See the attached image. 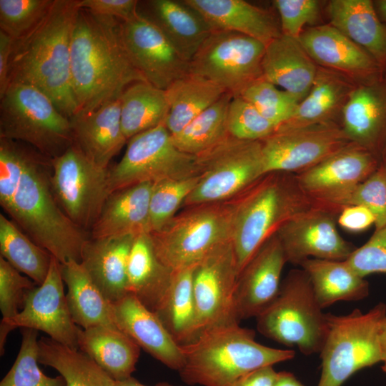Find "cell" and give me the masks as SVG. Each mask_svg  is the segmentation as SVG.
I'll use <instances>...</instances> for the list:
<instances>
[{"label":"cell","mask_w":386,"mask_h":386,"mask_svg":"<svg viewBox=\"0 0 386 386\" xmlns=\"http://www.w3.org/2000/svg\"><path fill=\"white\" fill-rule=\"evenodd\" d=\"M327 332L320 352L322 372L317 386H341L357 371L381 362L380 335L386 320L380 302L364 313L327 314Z\"/></svg>","instance_id":"8"},{"label":"cell","mask_w":386,"mask_h":386,"mask_svg":"<svg viewBox=\"0 0 386 386\" xmlns=\"http://www.w3.org/2000/svg\"><path fill=\"white\" fill-rule=\"evenodd\" d=\"M37 284L0 257V310L2 320L17 315L22 310L26 293Z\"/></svg>","instance_id":"47"},{"label":"cell","mask_w":386,"mask_h":386,"mask_svg":"<svg viewBox=\"0 0 386 386\" xmlns=\"http://www.w3.org/2000/svg\"><path fill=\"white\" fill-rule=\"evenodd\" d=\"M0 252L1 257L37 285L45 280L52 256L3 214H0Z\"/></svg>","instance_id":"40"},{"label":"cell","mask_w":386,"mask_h":386,"mask_svg":"<svg viewBox=\"0 0 386 386\" xmlns=\"http://www.w3.org/2000/svg\"><path fill=\"white\" fill-rule=\"evenodd\" d=\"M54 195L68 218L91 229L110 195L109 169L90 161L74 144L51 159Z\"/></svg>","instance_id":"12"},{"label":"cell","mask_w":386,"mask_h":386,"mask_svg":"<svg viewBox=\"0 0 386 386\" xmlns=\"http://www.w3.org/2000/svg\"><path fill=\"white\" fill-rule=\"evenodd\" d=\"M380 166L385 170L386 172V146L383 151V153L381 157L380 160Z\"/></svg>","instance_id":"59"},{"label":"cell","mask_w":386,"mask_h":386,"mask_svg":"<svg viewBox=\"0 0 386 386\" xmlns=\"http://www.w3.org/2000/svg\"><path fill=\"white\" fill-rule=\"evenodd\" d=\"M0 138L25 143L51 159L74 144L70 119L26 84H9L0 97Z\"/></svg>","instance_id":"7"},{"label":"cell","mask_w":386,"mask_h":386,"mask_svg":"<svg viewBox=\"0 0 386 386\" xmlns=\"http://www.w3.org/2000/svg\"><path fill=\"white\" fill-rule=\"evenodd\" d=\"M256 319L260 334L305 355L320 353L328 328L327 314L302 269L289 272L276 297Z\"/></svg>","instance_id":"6"},{"label":"cell","mask_w":386,"mask_h":386,"mask_svg":"<svg viewBox=\"0 0 386 386\" xmlns=\"http://www.w3.org/2000/svg\"><path fill=\"white\" fill-rule=\"evenodd\" d=\"M260 142L264 174L301 173L352 143L339 123L277 129Z\"/></svg>","instance_id":"14"},{"label":"cell","mask_w":386,"mask_h":386,"mask_svg":"<svg viewBox=\"0 0 386 386\" xmlns=\"http://www.w3.org/2000/svg\"><path fill=\"white\" fill-rule=\"evenodd\" d=\"M212 31L244 34L267 45L281 33L279 22L267 9L244 0H184Z\"/></svg>","instance_id":"26"},{"label":"cell","mask_w":386,"mask_h":386,"mask_svg":"<svg viewBox=\"0 0 386 386\" xmlns=\"http://www.w3.org/2000/svg\"><path fill=\"white\" fill-rule=\"evenodd\" d=\"M137 0H79L80 9L120 21L132 19L138 14Z\"/></svg>","instance_id":"51"},{"label":"cell","mask_w":386,"mask_h":386,"mask_svg":"<svg viewBox=\"0 0 386 386\" xmlns=\"http://www.w3.org/2000/svg\"><path fill=\"white\" fill-rule=\"evenodd\" d=\"M79 0H54L42 20L14 41L8 86L32 85L46 94L69 119L76 112L71 79V39Z\"/></svg>","instance_id":"3"},{"label":"cell","mask_w":386,"mask_h":386,"mask_svg":"<svg viewBox=\"0 0 386 386\" xmlns=\"http://www.w3.org/2000/svg\"><path fill=\"white\" fill-rule=\"evenodd\" d=\"M38 332L22 328L19 352L0 386H66L61 375L51 377L39 368Z\"/></svg>","instance_id":"42"},{"label":"cell","mask_w":386,"mask_h":386,"mask_svg":"<svg viewBox=\"0 0 386 386\" xmlns=\"http://www.w3.org/2000/svg\"><path fill=\"white\" fill-rule=\"evenodd\" d=\"M231 199L183 208L160 230L150 233L159 259L172 270L196 264L232 241Z\"/></svg>","instance_id":"9"},{"label":"cell","mask_w":386,"mask_h":386,"mask_svg":"<svg viewBox=\"0 0 386 386\" xmlns=\"http://www.w3.org/2000/svg\"><path fill=\"white\" fill-rule=\"evenodd\" d=\"M136 237L89 238L81 263L104 297L112 304L129 294L127 267Z\"/></svg>","instance_id":"25"},{"label":"cell","mask_w":386,"mask_h":386,"mask_svg":"<svg viewBox=\"0 0 386 386\" xmlns=\"http://www.w3.org/2000/svg\"><path fill=\"white\" fill-rule=\"evenodd\" d=\"M70 122L74 144L100 167L107 169L112 158L127 143L122 127L119 98L91 112L74 115Z\"/></svg>","instance_id":"24"},{"label":"cell","mask_w":386,"mask_h":386,"mask_svg":"<svg viewBox=\"0 0 386 386\" xmlns=\"http://www.w3.org/2000/svg\"><path fill=\"white\" fill-rule=\"evenodd\" d=\"M114 386H147L141 383L137 379L132 376L120 381H115ZM154 386H181V385H174L168 382H162L157 383Z\"/></svg>","instance_id":"57"},{"label":"cell","mask_w":386,"mask_h":386,"mask_svg":"<svg viewBox=\"0 0 386 386\" xmlns=\"http://www.w3.org/2000/svg\"><path fill=\"white\" fill-rule=\"evenodd\" d=\"M380 344L382 358L381 362H382V370L386 373V320L381 328Z\"/></svg>","instance_id":"56"},{"label":"cell","mask_w":386,"mask_h":386,"mask_svg":"<svg viewBox=\"0 0 386 386\" xmlns=\"http://www.w3.org/2000/svg\"><path fill=\"white\" fill-rule=\"evenodd\" d=\"M166 91L169 112L164 125L172 136L227 92L211 81L192 73L175 81Z\"/></svg>","instance_id":"37"},{"label":"cell","mask_w":386,"mask_h":386,"mask_svg":"<svg viewBox=\"0 0 386 386\" xmlns=\"http://www.w3.org/2000/svg\"><path fill=\"white\" fill-rule=\"evenodd\" d=\"M380 166L376 156L352 142L295 175L300 188L311 199L339 214L355 187Z\"/></svg>","instance_id":"16"},{"label":"cell","mask_w":386,"mask_h":386,"mask_svg":"<svg viewBox=\"0 0 386 386\" xmlns=\"http://www.w3.org/2000/svg\"><path fill=\"white\" fill-rule=\"evenodd\" d=\"M348 139L380 160L386 146V75L351 92L341 118Z\"/></svg>","instance_id":"22"},{"label":"cell","mask_w":386,"mask_h":386,"mask_svg":"<svg viewBox=\"0 0 386 386\" xmlns=\"http://www.w3.org/2000/svg\"><path fill=\"white\" fill-rule=\"evenodd\" d=\"M114 323L134 342L167 367L179 371L184 357L177 343L158 316L128 294L113 304Z\"/></svg>","instance_id":"23"},{"label":"cell","mask_w":386,"mask_h":386,"mask_svg":"<svg viewBox=\"0 0 386 386\" xmlns=\"http://www.w3.org/2000/svg\"><path fill=\"white\" fill-rule=\"evenodd\" d=\"M119 34L129 59L147 82L166 90L190 73L189 62L145 15L138 12L131 19L120 21Z\"/></svg>","instance_id":"18"},{"label":"cell","mask_w":386,"mask_h":386,"mask_svg":"<svg viewBox=\"0 0 386 386\" xmlns=\"http://www.w3.org/2000/svg\"><path fill=\"white\" fill-rule=\"evenodd\" d=\"M317 67L298 39L281 34L266 45L262 77L295 96L300 102L312 87Z\"/></svg>","instance_id":"28"},{"label":"cell","mask_w":386,"mask_h":386,"mask_svg":"<svg viewBox=\"0 0 386 386\" xmlns=\"http://www.w3.org/2000/svg\"><path fill=\"white\" fill-rule=\"evenodd\" d=\"M119 24L114 17L79 11L71 39L74 115L91 112L119 99L135 82H147L124 49Z\"/></svg>","instance_id":"2"},{"label":"cell","mask_w":386,"mask_h":386,"mask_svg":"<svg viewBox=\"0 0 386 386\" xmlns=\"http://www.w3.org/2000/svg\"><path fill=\"white\" fill-rule=\"evenodd\" d=\"M266 45L242 34L213 31L189 61L190 73L232 94H240L262 78Z\"/></svg>","instance_id":"13"},{"label":"cell","mask_w":386,"mask_h":386,"mask_svg":"<svg viewBox=\"0 0 386 386\" xmlns=\"http://www.w3.org/2000/svg\"><path fill=\"white\" fill-rule=\"evenodd\" d=\"M194 265L173 270L169 288L154 313L179 345L197 336L193 289Z\"/></svg>","instance_id":"36"},{"label":"cell","mask_w":386,"mask_h":386,"mask_svg":"<svg viewBox=\"0 0 386 386\" xmlns=\"http://www.w3.org/2000/svg\"><path fill=\"white\" fill-rule=\"evenodd\" d=\"M51 159L0 138V204L11 219L61 264L81 262L89 239L61 209L51 184Z\"/></svg>","instance_id":"1"},{"label":"cell","mask_w":386,"mask_h":386,"mask_svg":"<svg viewBox=\"0 0 386 386\" xmlns=\"http://www.w3.org/2000/svg\"><path fill=\"white\" fill-rule=\"evenodd\" d=\"M277 129L248 101L233 96L227 112V129L231 137L248 141H261Z\"/></svg>","instance_id":"46"},{"label":"cell","mask_w":386,"mask_h":386,"mask_svg":"<svg viewBox=\"0 0 386 386\" xmlns=\"http://www.w3.org/2000/svg\"><path fill=\"white\" fill-rule=\"evenodd\" d=\"M172 272L157 255L149 233L135 237L127 267L129 294L154 312L169 288Z\"/></svg>","instance_id":"33"},{"label":"cell","mask_w":386,"mask_h":386,"mask_svg":"<svg viewBox=\"0 0 386 386\" xmlns=\"http://www.w3.org/2000/svg\"><path fill=\"white\" fill-rule=\"evenodd\" d=\"M200 178L201 174L153 183L149 208V234L160 230L177 214Z\"/></svg>","instance_id":"43"},{"label":"cell","mask_w":386,"mask_h":386,"mask_svg":"<svg viewBox=\"0 0 386 386\" xmlns=\"http://www.w3.org/2000/svg\"><path fill=\"white\" fill-rule=\"evenodd\" d=\"M277 375L273 365H268L244 375L232 386H274Z\"/></svg>","instance_id":"53"},{"label":"cell","mask_w":386,"mask_h":386,"mask_svg":"<svg viewBox=\"0 0 386 386\" xmlns=\"http://www.w3.org/2000/svg\"><path fill=\"white\" fill-rule=\"evenodd\" d=\"M356 86L343 75L318 66L308 94L298 104L293 115L277 129H292L326 123L341 124L344 107Z\"/></svg>","instance_id":"27"},{"label":"cell","mask_w":386,"mask_h":386,"mask_svg":"<svg viewBox=\"0 0 386 386\" xmlns=\"http://www.w3.org/2000/svg\"><path fill=\"white\" fill-rule=\"evenodd\" d=\"M119 99L122 127L127 140L164 124L169 112L166 90L138 81L129 86Z\"/></svg>","instance_id":"38"},{"label":"cell","mask_w":386,"mask_h":386,"mask_svg":"<svg viewBox=\"0 0 386 386\" xmlns=\"http://www.w3.org/2000/svg\"><path fill=\"white\" fill-rule=\"evenodd\" d=\"M200 175L197 156L179 150L164 124L127 141L121 160L109 169L110 194L137 184Z\"/></svg>","instance_id":"11"},{"label":"cell","mask_w":386,"mask_h":386,"mask_svg":"<svg viewBox=\"0 0 386 386\" xmlns=\"http://www.w3.org/2000/svg\"><path fill=\"white\" fill-rule=\"evenodd\" d=\"M66 285V298L74 322L82 329L117 326L113 304L102 294L81 262L70 260L61 264Z\"/></svg>","instance_id":"34"},{"label":"cell","mask_w":386,"mask_h":386,"mask_svg":"<svg viewBox=\"0 0 386 386\" xmlns=\"http://www.w3.org/2000/svg\"><path fill=\"white\" fill-rule=\"evenodd\" d=\"M237 277V258L232 241L214 249L195 264L193 289L197 336L210 327L239 323L234 310Z\"/></svg>","instance_id":"17"},{"label":"cell","mask_w":386,"mask_h":386,"mask_svg":"<svg viewBox=\"0 0 386 386\" xmlns=\"http://www.w3.org/2000/svg\"><path fill=\"white\" fill-rule=\"evenodd\" d=\"M348 205L370 209L375 217V229L386 224V172L381 166L355 187L343 207Z\"/></svg>","instance_id":"49"},{"label":"cell","mask_w":386,"mask_h":386,"mask_svg":"<svg viewBox=\"0 0 386 386\" xmlns=\"http://www.w3.org/2000/svg\"><path fill=\"white\" fill-rule=\"evenodd\" d=\"M298 40L318 66L339 73L356 85L386 75L370 53L330 24L306 27Z\"/></svg>","instance_id":"20"},{"label":"cell","mask_w":386,"mask_h":386,"mask_svg":"<svg viewBox=\"0 0 386 386\" xmlns=\"http://www.w3.org/2000/svg\"><path fill=\"white\" fill-rule=\"evenodd\" d=\"M184 357L179 371L188 385L232 386L244 375L268 365L290 360L295 352L263 345L253 330L239 323L210 327L181 345Z\"/></svg>","instance_id":"4"},{"label":"cell","mask_w":386,"mask_h":386,"mask_svg":"<svg viewBox=\"0 0 386 386\" xmlns=\"http://www.w3.org/2000/svg\"><path fill=\"white\" fill-rule=\"evenodd\" d=\"M78 347L115 381L132 377L141 350L117 326L79 327Z\"/></svg>","instance_id":"31"},{"label":"cell","mask_w":386,"mask_h":386,"mask_svg":"<svg viewBox=\"0 0 386 386\" xmlns=\"http://www.w3.org/2000/svg\"><path fill=\"white\" fill-rule=\"evenodd\" d=\"M308 274L320 307L339 301H357L367 297L368 282L345 260L308 259L300 265Z\"/></svg>","instance_id":"35"},{"label":"cell","mask_w":386,"mask_h":386,"mask_svg":"<svg viewBox=\"0 0 386 386\" xmlns=\"http://www.w3.org/2000/svg\"><path fill=\"white\" fill-rule=\"evenodd\" d=\"M14 40L0 30V97L8 87L11 55Z\"/></svg>","instance_id":"54"},{"label":"cell","mask_w":386,"mask_h":386,"mask_svg":"<svg viewBox=\"0 0 386 386\" xmlns=\"http://www.w3.org/2000/svg\"><path fill=\"white\" fill-rule=\"evenodd\" d=\"M18 327L42 331L56 342L79 350V326L74 322L68 308L61 263L53 256L45 280L28 291L19 313L11 319L1 320V355L4 353L8 335Z\"/></svg>","instance_id":"15"},{"label":"cell","mask_w":386,"mask_h":386,"mask_svg":"<svg viewBox=\"0 0 386 386\" xmlns=\"http://www.w3.org/2000/svg\"><path fill=\"white\" fill-rule=\"evenodd\" d=\"M233 95L225 93L202 112L180 132L172 135L175 146L182 152L197 156L226 139L227 112Z\"/></svg>","instance_id":"41"},{"label":"cell","mask_w":386,"mask_h":386,"mask_svg":"<svg viewBox=\"0 0 386 386\" xmlns=\"http://www.w3.org/2000/svg\"><path fill=\"white\" fill-rule=\"evenodd\" d=\"M149 15L180 55L190 61L213 31L204 19L184 1L150 0Z\"/></svg>","instance_id":"32"},{"label":"cell","mask_w":386,"mask_h":386,"mask_svg":"<svg viewBox=\"0 0 386 386\" xmlns=\"http://www.w3.org/2000/svg\"><path fill=\"white\" fill-rule=\"evenodd\" d=\"M287 259L277 234L255 252L238 274L234 310L237 321L256 317L276 297Z\"/></svg>","instance_id":"21"},{"label":"cell","mask_w":386,"mask_h":386,"mask_svg":"<svg viewBox=\"0 0 386 386\" xmlns=\"http://www.w3.org/2000/svg\"><path fill=\"white\" fill-rule=\"evenodd\" d=\"M232 242L238 274L259 248L290 219L322 207L300 188L295 174H263L231 199Z\"/></svg>","instance_id":"5"},{"label":"cell","mask_w":386,"mask_h":386,"mask_svg":"<svg viewBox=\"0 0 386 386\" xmlns=\"http://www.w3.org/2000/svg\"><path fill=\"white\" fill-rule=\"evenodd\" d=\"M337 224L351 232H361L375 223L372 212L362 205L343 207L337 217Z\"/></svg>","instance_id":"52"},{"label":"cell","mask_w":386,"mask_h":386,"mask_svg":"<svg viewBox=\"0 0 386 386\" xmlns=\"http://www.w3.org/2000/svg\"><path fill=\"white\" fill-rule=\"evenodd\" d=\"M326 12L333 27L370 53L386 74V24L371 0H331Z\"/></svg>","instance_id":"30"},{"label":"cell","mask_w":386,"mask_h":386,"mask_svg":"<svg viewBox=\"0 0 386 386\" xmlns=\"http://www.w3.org/2000/svg\"><path fill=\"white\" fill-rule=\"evenodd\" d=\"M153 183L132 185L112 192L91 229V238L149 233V208Z\"/></svg>","instance_id":"29"},{"label":"cell","mask_w":386,"mask_h":386,"mask_svg":"<svg viewBox=\"0 0 386 386\" xmlns=\"http://www.w3.org/2000/svg\"><path fill=\"white\" fill-rule=\"evenodd\" d=\"M338 213L317 207L284 223L277 232L287 262L300 265L308 259L345 260L355 247L337 229Z\"/></svg>","instance_id":"19"},{"label":"cell","mask_w":386,"mask_h":386,"mask_svg":"<svg viewBox=\"0 0 386 386\" xmlns=\"http://www.w3.org/2000/svg\"><path fill=\"white\" fill-rule=\"evenodd\" d=\"M360 276L373 273L386 274V224L375 229L370 239L345 259Z\"/></svg>","instance_id":"50"},{"label":"cell","mask_w":386,"mask_h":386,"mask_svg":"<svg viewBox=\"0 0 386 386\" xmlns=\"http://www.w3.org/2000/svg\"><path fill=\"white\" fill-rule=\"evenodd\" d=\"M197 159L201 178L182 208L229 200L264 174L260 141L229 135Z\"/></svg>","instance_id":"10"},{"label":"cell","mask_w":386,"mask_h":386,"mask_svg":"<svg viewBox=\"0 0 386 386\" xmlns=\"http://www.w3.org/2000/svg\"><path fill=\"white\" fill-rule=\"evenodd\" d=\"M282 34L298 39L307 25H314L321 16V1L317 0H275Z\"/></svg>","instance_id":"48"},{"label":"cell","mask_w":386,"mask_h":386,"mask_svg":"<svg viewBox=\"0 0 386 386\" xmlns=\"http://www.w3.org/2000/svg\"><path fill=\"white\" fill-rule=\"evenodd\" d=\"M274 386H305L291 372L287 371L278 372Z\"/></svg>","instance_id":"55"},{"label":"cell","mask_w":386,"mask_h":386,"mask_svg":"<svg viewBox=\"0 0 386 386\" xmlns=\"http://www.w3.org/2000/svg\"><path fill=\"white\" fill-rule=\"evenodd\" d=\"M39 362L57 370L66 386H114L115 382L86 354L50 337L39 340Z\"/></svg>","instance_id":"39"},{"label":"cell","mask_w":386,"mask_h":386,"mask_svg":"<svg viewBox=\"0 0 386 386\" xmlns=\"http://www.w3.org/2000/svg\"><path fill=\"white\" fill-rule=\"evenodd\" d=\"M373 4L380 19L386 24V0H375Z\"/></svg>","instance_id":"58"},{"label":"cell","mask_w":386,"mask_h":386,"mask_svg":"<svg viewBox=\"0 0 386 386\" xmlns=\"http://www.w3.org/2000/svg\"><path fill=\"white\" fill-rule=\"evenodd\" d=\"M54 0H0V30L14 41L35 27Z\"/></svg>","instance_id":"45"},{"label":"cell","mask_w":386,"mask_h":386,"mask_svg":"<svg viewBox=\"0 0 386 386\" xmlns=\"http://www.w3.org/2000/svg\"><path fill=\"white\" fill-rule=\"evenodd\" d=\"M239 96L250 102L277 128L293 115L300 103L295 96L277 89L263 77L247 86Z\"/></svg>","instance_id":"44"}]
</instances>
